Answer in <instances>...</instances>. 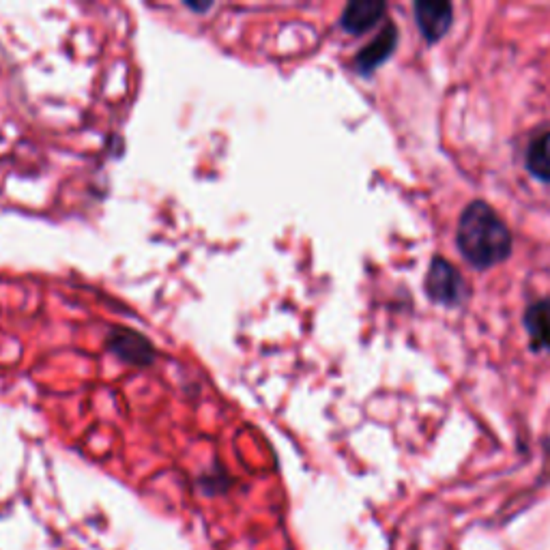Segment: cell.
<instances>
[{
  "label": "cell",
  "instance_id": "6da1fadb",
  "mask_svg": "<svg viewBox=\"0 0 550 550\" xmlns=\"http://www.w3.org/2000/svg\"><path fill=\"white\" fill-rule=\"evenodd\" d=\"M458 248L473 267L488 269L512 252V235L486 202H471L458 224Z\"/></svg>",
  "mask_w": 550,
  "mask_h": 550
},
{
  "label": "cell",
  "instance_id": "7a4b0ae2",
  "mask_svg": "<svg viewBox=\"0 0 550 550\" xmlns=\"http://www.w3.org/2000/svg\"><path fill=\"white\" fill-rule=\"evenodd\" d=\"M106 344L114 355L129 366L147 368L157 357V349L153 342L147 336H142L140 331L129 327H112Z\"/></svg>",
  "mask_w": 550,
  "mask_h": 550
},
{
  "label": "cell",
  "instance_id": "3957f363",
  "mask_svg": "<svg viewBox=\"0 0 550 550\" xmlns=\"http://www.w3.org/2000/svg\"><path fill=\"white\" fill-rule=\"evenodd\" d=\"M426 291L430 299L445 303V306H454V303H460L462 297H465V282H462L454 265L443 258H434L428 269Z\"/></svg>",
  "mask_w": 550,
  "mask_h": 550
},
{
  "label": "cell",
  "instance_id": "277c9868",
  "mask_svg": "<svg viewBox=\"0 0 550 550\" xmlns=\"http://www.w3.org/2000/svg\"><path fill=\"white\" fill-rule=\"evenodd\" d=\"M415 16L426 39L439 41L452 26V5L445 0H419L415 3Z\"/></svg>",
  "mask_w": 550,
  "mask_h": 550
},
{
  "label": "cell",
  "instance_id": "5b68a950",
  "mask_svg": "<svg viewBox=\"0 0 550 550\" xmlns=\"http://www.w3.org/2000/svg\"><path fill=\"white\" fill-rule=\"evenodd\" d=\"M396 43H398V28L394 24H387L381 31V35L374 41H370L368 46L357 54L355 67L359 74H372L376 67L389 59V54L394 52Z\"/></svg>",
  "mask_w": 550,
  "mask_h": 550
},
{
  "label": "cell",
  "instance_id": "8992f818",
  "mask_svg": "<svg viewBox=\"0 0 550 550\" xmlns=\"http://www.w3.org/2000/svg\"><path fill=\"white\" fill-rule=\"evenodd\" d=\"M383 13L385 5L379 0H353L342 13V26L353 35L366 33L383 18Z\"/></svg>",
  "mask_w": 550,
  "mask_h": 550
},
{
  "label": "cell",
  "instance_id": "52a82bcc",
  "mask_svg": "<svg viewBox=\"0 0 550 550\" xmlns=\"http://www.w3.org/2000/svg\"><path fill=\"white\" fill-rule=\"evenodd\" d=\"M525 325L531 334L533 346L550 349V301H538L527 310Z\"/></svg>",
  "mask_w": 550,
  "mask_h": 550
},
{
  "label": "cell",
  "instance_id": "ba28073f",
  "mask_svg": "<svg viewBox=\"0 0 550 550\" xmlns=\"http://www.w3.org/2000/svg\"><path fill=\"white\" fill-rule=\"evenodd\" d=\"M527 168L531 170V175L538 179L550 181V132L540 136L529 147Z\"/></svg>",
  "mask_w": 550,
  "mask_h": 550
}]
</instances>
